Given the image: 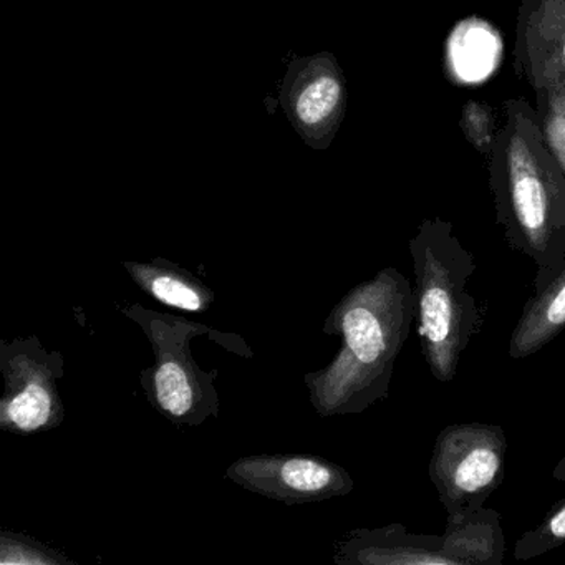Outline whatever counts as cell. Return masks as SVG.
I'll return each instance as SVG.
<instances>
[{"instance_id":"6da1fadb","label":"cell","mask_w":565,"mask_h":565,"mask_svg":"<svg viewBox=\"0 0 565 565\" xmlns=\"http://www.w3.org/2000/svg\"><path fill=\"white\" fill-rule=\"evenodd\" d=\"M409 253L423 359L439 383H449L484 320L475 297L466 292L476 270L475 256L446 223L423 224L409 241Z\"/></svg>"},{"instance_id":"7a4b0ae2","label":"cell","mask_w":565,"mask_h":565,"mask_svg":"<svg viewBox=\"0 0 565 565\" xmlns=\"http://www.w3.org/2000/svg\"><path fill=\"white\" fill-rule=\"evenodd\" d=\"M340 327L353 360V388L363 402L388 395L396 356L416 319L412 284L396 269H386L352 297Z\"/></svg>"},{"instance_id":"3957f363","label":"cell","mask_w":565,"mask_h":565,"mask_svg":"<svg viewBox=\"0 0 565 565\" xmlns=\"http://www.w3.org/2000/svg\"><path fill=\"white\" fill-rule=\"evenodd\" d=\"M508 438L488 423H456L436 436L428 475L446 514L484 508L504 481Z\"/></svg>"},{"instance_id":"277c9868","label":"cell","mask_w":565,"mask_h":565,"mask_svg":"<svg viewBox=\"0 0 565 565\" xmlns=\"http://www.w3.org/2000/svg\"><path fill=\"white\" fill-rule=\"evenodd\" d=\"M280 104L303 141L326 150L335 135L345 105V88L330 54L296 58L289 65Z\"/></svg>"},{"instance_id":"5b68a950","label":"cell","mask_w":565,"mask_h":565,"mask_svg":"<svg viewBox=\"0 0 565 565\" xmlns=\"http://www.w3.org/2000/svg\"><path fill=\"white\" fill-rule=\"evenodd\" d=\"M445 552L452 565H501L505 537L501 514L481 508L446 518Z\"/></svg>"},{"instance_id":"8992f818","label":"cell","mask_w":565,"mask_h":565,"mask_svg":"<svg viewBox=\"0 0 565 565\" xmlns=\"http://www.w3.org/2000/svg\"><path fill=\"white\" fill-rule=\"evenodd\" d=\"M565 330V264L557 276L527 300L509 339L511 359L524 360Z\"/></svg>"},{"instance_id":"52a82bcc","label":"cell","mask_w":565,"mask_h":565,"mask_svg":"<svg viewBox=\"0 0 565 565\" xmlns=\"http://www.w3.org/2000/svg\"><path fill=\"white\" fill-rule=\"evenodd\" d=\"M356 558L366 564L383 565H452L445 552L443 535L415 534L405 525L393 524L365 532Z\"/></svg>"},{"instance_id":"ba28073f","label":"cell","mask_w":565,"mask_h":565,"mask_svg":"<svg viewBox=\"0 0 565 565\" xmlns=\"http://www.w3.org/2000/svg\"><path fill=\"white\" fill-rule=\"evenodd\" d=\"M501 55L498 35L481 22H465L449 39V61L466 84L484 81L494 72Z\"/></svg>"},{"instance_id":"9c48e42d","label":"cell","mask_w":565,"mask_h":565,"mask_svg":"<svg viewBox=\"0 0 565 565\" xmlns=\"http://www.w3.org/2000/svg\"><path fill=\"white\" fill-rule=\"evenodd\" d=\"M565 544V498L558 501L547 512L541 524L531 531L524 532L514 545L515 561H529V558L544 555L552 548Z\"/></svg>"},{"instance_id":"30bf717a","label":"cell","mask_w":565,"mask_h":565,"mask_svg":"<svg viewBox=\"0 0 565 565\" xmlns=\"http://www.w3.org/2000/svg\"><path fill=\"white\" fill-rule=\"evenodd\" d=\"M51 395L39 385L29 386L24 393L15 396L8 406L9 418L19 428L28 429V431L44 425L51 416Z\"/></svg>"},{"instance_id":"8fae6325","label":"cell","mask_w":565,"mask_h":565,"mask_svg":"<svg viewBox=\"0 0 565 565\" xmlns=\"http://www.w3.org/2000/svg\"><path fill=\"white\" fill-rule=\"evenodd\" d=\"M157 390L161 406L171 415L181 416L190 409L193 392L186 373L180 366L174 363L161 366L157 375Z\"/></svg>"},{"instance_id":"7c38bea8","label":"cell","mask_w":565,"mask_h":565,"mask_svg":"<svg viewBox=\"0 0 565 565\" xmlns=\"http://www.w3.org/2000/svg\"><path fill=\"white\" fill-rule=\"evenodd\" d=\"M282 472L287 484L297 491H322L340 481L332 469L309 459H294L284 466Z\"/></svg>"},{"instance_id":"4fadbf2b","label":"cell","mask_w":565,"mask_h":565,"mask_svg":"<svg viewBox=\"0 0 565 565\" xmlns=\"http://www.w3.org/2000/svg\"><path fill=\"white\" fill-rule=\"evenodd\" d=\"M153 292L158 299L170 306L180 307L184 310H200L201 299L194 290L170 277H160L154 280Z\"/></svg>"},{"instance_id":"5bb4252c","label":"cell","mask_w":565,"mask_h":565,"mask_svg":"<svg viewBox=\"0 0 565 565\" xmlns=\"http://www.w3.org/2000/svg\"><path fill=\"white\" fill-rule=\"evenodd\" d=\"M552 478H554L555 481L565 482V455L562 456L561 461L555 466L554 472H552Z\"/></svg>"},{"instance_id":"9a60e30c","label":"cell","mask_w":565,"mask_h":565,"mask_svg":"<svg viewBox=\"0 0 565 565\" xmlns=\"http://www.w3.org/2000/svg\"><path fill=\"white\" fill-rule=\"evenodd\" d=\"M564 57H565V45H564Z\"/></svg>"}]
</instances>
